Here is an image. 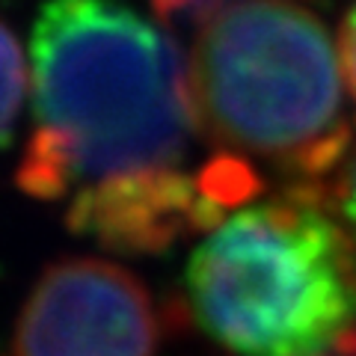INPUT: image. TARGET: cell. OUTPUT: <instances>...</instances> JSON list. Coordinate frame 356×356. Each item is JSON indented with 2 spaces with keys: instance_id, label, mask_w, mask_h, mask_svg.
Listing matches in <instances>:
<instances>
[{
  "instance_id": "cell-2",
  "label": "cell",
  "mask_w": 356,
  "mask_h": 356,
  "mask_svg": "<svg viewBox=\"0 0 356 356\" xmlns=\"http://www.w3.org/2000/svg\"><path fill=\"white\" fill-rule=\"evenodd\" d=\"M193 321L241 356H327L356 330V261L315 196L222 217L191 252Z\"/></svg>"
},
{
  "instance_id": "cell-6",
  "label": "cell",
  "mask_w": 356,
  "mask_h": 356,
  "mask_svg": "<svg viewBox=\"0 0 356 356\" xmlns=\"http://www.w3.org/2000/svg\"><path fill=\"white\" fill-rule=\"evenodd\" d=\"M241 0H152L154 13L170 21H208Z\"/></svg>"
},
{
  "instance_id": "cell-7",
  "label": "cell",
  "mask_w": 356,
  "mask_h": 356,
  "mask_svg": "<svg viewBox=\"0 0 356 356\" xmlns=\"http://www.w3.org/2000/svg\"><path fill=\"white\" fill-rule=\"evenodd\" d=\"M336 205L344 217V226L350 229V235L356 241V152L350 154V161L344 163V170L339 175L336 184Z\"/></svg>"
},
{
  "instance_id": "cell-3",
  "label": "cell",
  "mask_w": 356,
  "mask_h": 356,
  "mask_svg": "<svg viewBox=\"0 0 356 356\" xmlns=\"http://www.w3.org/2000/svg\"><path fill=\"white\" fill-rule=\"evenodd\" d=\"M341 86L324 21L294 0H241L196 33V122L241 154L306 172L336 163L348 140Z\"/></svg>"
},
{
  "instance_id": "cell-8",
  "label": "cell",
  "mask_w": 356,
  "mask_h": 356,
  "mask_svg": "<svg viewBox=\"0 0 356 356\" xmlns=\"http://www.w3.org/2000/svg\"><path fill=\"white\" fill-rule=\"evenodd\" d=\"M341 72L356 102V6L348 13L344 27H341Z\"/></svg>"
},
{
  "instance_id": "cell-4",
  "label": "cell",
  "mask_w": 356,
  "mask_h": 356,
  "mask_svg": "<svg viewBox=\"0 0 356 356\" xmlns=\"http://www.w3.org/2000/svg\"><path fill=\"white\" fill-rule=\"evenodd\" d=\"M158 341L146 285L98 259L51 264L15 327V356H158Z\"/></svg>"
},
{
  "instance_id": "cell-1",
  "label": "cell",
  "mask_w": 356,
  "mask_h": 356,
  "mask_svg": "<svg viewBox=\"0 0 356 356\" xmlns=\"http://www.w3.org/2000/svg\"><path fill=\"white\" fill-rule=\"evenodd\" d=\"M24 187L74 202L178 178L193 131L175 42L119 0H48L33 24Z\"/></svg>"
},
{
  "instance_id": "cell-5",
  "label": "cell",
  "mask_w": 356,
  "mask_h": 356,
  "mask_svg": "<svg viewBox=\"0 0 356 356\" xmlns=\"http://www.w3.org/2000/svg\"><path fill=\"white\" fill-rule=\"evenodd\" d=\"M21 98H24V57L13 30L0 21V140L18 119Z\"/></svg>"
}]
</instances>
